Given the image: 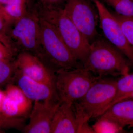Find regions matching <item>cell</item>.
Wrapping results in <instances>:
<instances>
[{"label": "cell", "instance_id": "obj_1", "mask_svg": "<svg viewBox=\"0 0 133 133\" xmlns=\"http://www.w3.org/2000/svg\"><path fill=\"white\" fill-rule=\"evenodd\" d=\"M130 61L115 46L98 35L90 44L83 68L94 75L123 76L129 73Z\"/></svg>", "mask_w": 133, "mask_h": 133}, {"label": "cell", "instance_id": "obj_2", "mask_svg": "<svg viewBox=\"0 0 133 133\" xmlns=\"http://www.w3.org/2000/svg\"><path fill=\"white\" fill-rule=\"evenodd\" d=\"M38 16L43 50L41 61L55 74L61 71L83 67L65 45L55 27Z\"/></svg>", "mask_w": 133, "mask_h": 133}, {"label": "cell", "instance_id": "obj_3", "mask_svg": "<svg viewBox=\"0 0 133 133\" xmlns=\"http://www.w3.org/2000/svg\"><path fill=\"white\" fill-rule=\"evenodd\" d=\"M116 82L117 80L101 77L81 99L73 103L78 133L90 119L99 117L109 108L116 94Z\"/></svg>", "mask_w": 133, "mask_h": 133}, {"label": "cell", "instance_id": "obj_4", "mask_svg": "<svg viewBox=\"0 0 133 133\" xmlns=\"http://www.w3.org/2000/svg\"><path fill=\"white\" fill-rule=\"evenodd\" d=\"M5 35L15 56L28 52L41 59L43 50L39 18L33 8L20 19L8 23Z\"/></svg>", "mask_w": 133, "mask_h": 133}, {"label": "cell", "instance_id": "obj_5", "mask_svg": "<svg viewBox=\"0 0 133 133\" xmlns=\"http://www.w3.org/2000/svg\"><path fill=\"white\" fill-rule=\"evenodd\" d=\"M34 7L39 16L55 27L74 57L83 65L88 56L90 44L63 9L46 8L37 4Z\"/></svg>", "mask_w": 133, "mask_h": 133}, {"label": "cell", "instance_id": "obj_6", "mask_svg": "<svg viewBox=\"0 0 133 133\" xmlns=\"http://www.w3.org/2000/svg\"><path fill=\"white\" fill-rule=\"evenodd\" d=\"M85 69L61 71L56 74L55 89L59 102L73 104L81 98L100 78Z\"/></svg>", "mask_w": 133, "mask_h": 133}, {"label": "cell", "instance_id": "obj_7", "mask_svg": "<svg viewBox=\"0 0 133 133\" xmlns=\"http://www.w3.org/2000/svg\"><path fill=\"white\" fill-rule=\"evenodd\" d=\"M63 10L90 44L97 38L98 15L88 0H66Z\"/></svg>", "mask_w": 133, "mask_h": 133}, {"label": "cell", "instance_id": "obj_8", "mask_svg": "<svg viewBox=\"0 0 133 133\" xmlns=\"http://www.w3.org/2000/svg\"><path fill=\"white\" fill-rule=\"evenodd\" d=\"M98 15L105 38L119 50L133 63V46L127 41L118 21L99 0H92Z\"/></svg>", "mask_w": 133, "mask_h": 133}, {"label": "cell", "instance_id": "obj_9", "mask_svg": "<svg viewBox=\"0 0 133 133\" xmlns=\"http://www.w3.org/2000/svg\"><path fill=\"white\" fill-rule=\"evenodd\" d=\"M61 102L58 99L35 101L30 114L29 122L22 132L25 133H50L52 119Z\"/></svg>", "mask_w": 133, "mask_h": 133}, {"label": "cell", "instance_id": "obj_10", "mask_svg": "<svg viewBox=\"0 0 133 133\" xmlns=\"http://www.w3.org/2000/svg\"><path fill=\"white\" fill-rule=\"evenodd\" d=\"M15 69L36 81L55 88L56 74L48 69L35 55L28 52H21L14 61Z\"/></svg>", "mask_w": 133, "mask_h": 133}, {"label": "cell", "instance_id": "obj_11", "mask_svg": "<svg viewBox=\"0 0 133 133\" xmlns=\"http://www.w3.org/2000/svg\"><path fill=\"white\" fill-rule=\"evenodd\" d=\"M32 101L17 86L10 83L6 88L1 103L0 112L9 117L26 119L31 112Z\"/></svg>", "mask_w": 133, "mask_h": 133}, {"label": "cell", "instance_id": "obj_12", "mask_svg": "<svg viewBox=\"0 0 133 133\" xmlns=\"http://www.w3.org/2000/svg\"><path fill=\"white\" fill-rule=\"evenodd\" d=\"M10 83L17 86L32 101L58 99L55 87L36 81L16 69Z\"/></svg>", "mask_w": 133, "mask_h": 133}, {"label": "cell", "instance_id": "obj_13", "mask_svg": "<svg viewBox=\"0 0 133 133\" xmlns=\"http://www.w3.org/2000/svg\"><path fill=\"white\" fill-rule=\"evenodd\" d=\"M78 131L73 104L60 103L51 122L50 133H78Z\"/></svg>", "mask_w": 133, "mask_h": 133}, {"label": "cell", "instance_id": "obj_14", "mask_svg": "<svg viewBox=\"0 0 133 133\" xmlns=\"http://www.w3.org/2000/svg\"><path fill=\"white\" fill-rule=\"evenodd\" d=\"M99 117L110 120L123 128L133 126V99H125L116 102Z\"/></svg>", "mask_w": 133, "mask_h": 133}, {"label": "cell", "instance_id": "obj_15", "mask_svg": "<svg viewBox=\"0 0 133 133\" xmlns=\"http://www.w3.org/2000/svg\"><path fill=\"white\" fill-rule=\"evenodd\" d=\"M32 0H8L2 9L9 23L20 19L31 9Z\"/></svg>", "mask_w": 133, "mask_h": 133}, {"label": "cell", "instance_id": "obj_16", "mask_svg": "<svg viewBox=\"0 0 133 133\" xmlns=\"http://www.w3.org/2000/svg\"><path fill=\"white\" fill-rule=\"evenodd\" d=\"M133 92V73H129L117 80L116 94L109 108L116 102L125 99Z\"/></svg>", "mask_w": 133, "mask_h": 133}, {"label": "cell", "instance_id": "obj_17", "mask_svg": "<svg viewBox=\"0 0 133 133\" xmlns=\"http://www.w3.org/2000/svg\"><path fill=\"white\" fill-rule=\"evenodd\" d=\"M92 128L95 133H121L123 131V128L115 122L101 117H99Z\"/></svg>", "mask_w": 133, "mask_h": 133}, {"label": "cell", "instance_id": "obj_18", "mask_svg": "<svg viewBox=\"0 0 133 133\" xmlns=\"http://www.w3.org/2000/svg\"><path fill=\"white\" fill-rule=\"evenodd\" d=\"M111 13L119 23L127 41L133 46V16H124L115 12Z\"/></svg>", "mask_w": 133, "mask_h": 133}, {"label": "cell", "instance_id": "obj_19", "mask_svg": "<svg viewBox=\"0 0 133 133\" xmlns=\"http://www.w3.org/2000/svg\"><path fill=\"white\" fill-rule=\"evenodd\" d=\"M115 13L124 16H133V0H104Z\"/></svg>", "mask_w": 133, "mask_h": 133}, {"label": "cell", "instance_id": "obj_20", "mask_svg": "<svg viewBox=\"0 0 133 133\" xmlns=\"http://www.w3.org/2000/svg\"><path fill=\"white\" fill-rule=\"evenodd\" d=\"M15 71L14 61L0 60V84L10 81Z\"/></svg>", "mask_w": 133, "mask_h": 133}, {"label": "cell", "instance_id": "obj_21", "mask_svg": "<svg viewBox=\"0 0 133 133\" xmlns=\"http://www.w3.org/2000/svg\"><path fill=\"white\" fill-rule=\"evenodd\" d=\"M66 0H38L37 5L51 9H63Z\"/></svg>", "mask_w": 133, "mask_h": 133}, {"label": "cell", "instance_id": "obj_22", "mask_svg": "<svg viewBox=\"0 0 133 133\" xmlns=\"http://www.w3.org/2000/svg\"><path fill=\"white\" fill-rule=\"evenodd\" d=\"M15 57L5 43L0 41V60L14 61Z\"/></svg>", "mask_w": 133, "mask_h": 133}, {"label": "cell", "instance_id": "obj_23", "mask_svg": "<svg viewBox=\"0 0 133 133\" xmlns=\"http://www.w3.org/2000/svg\"><path fill=\"white\" fill-rule=\"evenodd\" d=\"M2 6L0 7V36L6 37L5 31L9 23L2 12Z\"/></svg>", "mask_w": 133, "mask_h": 133}, {"label": "cell", "instance_id": "obj_24", "mask_svg": "<svg viewBox=\"0 0 133 133\" xmlns=\"http://www.w3.org/2000/svg\"><path fill=\"white\" fill-rule=\"evenodd\" d=\"M8 0H0V5L3 6L5 5Z\"/></svg>", "mask_w": 133, "mask_h": 133}, {"label": "cell", "instance_id": "obj_25", "mask_svg": "<svg viewBox=\"0 0 133 133\" xmlns=\"http://www.w3.org/2000/svg\"><path fill=\"white\" fill-rule=\"evenodd\" d=\"M128 98H132L133 99V92H132L131 93V94H129L128 95L127 97H126L125 99Z\"/></svg>", "mask_w": 133, "mask_h": 133}, {"label": "cell", "instance_id": "obj_26", "mask_svg": "<svg viewBox=\"0 0 133 133\" xmlns=\"http://www.w3.org/2000/svg\"><path fill=\"white\" fill-rule=\"evenodd\" d=\"M0 41L3 42V43L5 42V39H4V37L0 36Z\"/></svg>", "mask_w": 133, "mask_h": 133}, {"label": "cell", "instance_id": "obj_27", "mask_svg": "<svg viewBox=\"0 0 133 133\" xmlns=\"http://www.w3.org/2000/svg\"><path fill=\"white\" fill-rule=\"evenodd\" d=\"M2 6V5H0V7H1V6Z\"/></svg>", "mask_w": 133, "mask_h": 133}]
</instances>
